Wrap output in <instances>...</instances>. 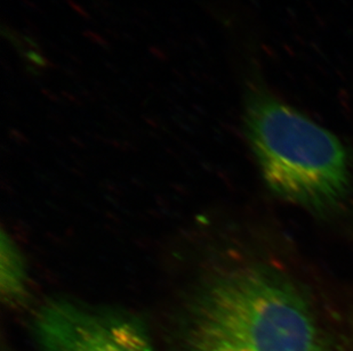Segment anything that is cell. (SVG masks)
Returning <instances> with one entry per match:
<instances>
[{
  "instance_id": "obj_1",
  "label": "cell",
  "mask_w": 353,
  "mask_h": 351,
  "mask_svg": "<svg viewBox=\"0 0 353 351\" xmlns=\"http://www.w3.org/2000/svg\"><path fill=\"white\" fill-rule=\"evenodd\" d=\"M184 340L185 351H327L302 286L260 266L210 281L194 299Z\"/></svg>"
},
{
  "instance_id": "obj_2",
  "label": "cell",
  "mask_w": 353,
  "mask_h": 351,
  "mask_svg": "<svg viewBox=\"0 0 353 351\" xmlns=\"http://www.w3.org/2000/svg\"><path fill=\"white\" fill-rule=\"evenodd\" d=\"M245 129L268 187L312 211L340 206L351 189V163L336 135L274 96L254 78Z\"/></svg>"
},
{
  "instance_id": "obj_3",
  "label": "cell",
  "mask_w": 353,
  "mask_h": 351,
  "mask_svg": "<svg viewBox=\"0 0 353 351\" xmlns=\"http://www.w3.org/2000/svg\"><path fill=\"white\" fill-rule=\"evenodd\" d=\"M36 335L39 351H156L132 318L68 301L50 302L40 310Z\"/></svg>"
},
{
  "instance_id": "obj_4",
  "label": "cell",
  "mask_w": 353,
  "mask_h": 351,
  "mask_svg": "<svg viewBox=\"0 0 353 351\" xmlns=\"http://www.w3.org/2000/svg\"><path fill=\"white\" fill-rule=\"evenodd\" d=\"M27 270L21 252L6 232L1 233L0 288L7 304L17 305L27 297Z\"/></svg>"
}]
</instances>
